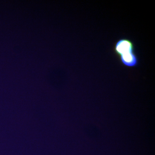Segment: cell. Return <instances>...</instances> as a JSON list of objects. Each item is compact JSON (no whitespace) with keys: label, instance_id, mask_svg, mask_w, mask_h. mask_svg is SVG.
<instances>
[{"label":"cell","instance_id":"cell-2","mask_svg":"<svg viewBox=\"0 0 155 155\" xmlns=\"http://www.w3.org/2000/svg\"><path fill=\"white\" fill-rule=\"evenodd\" d=\"M119 58L122 64L125 67H137L138 64V57L135 51L123 54L119 56Z\"/></svg>","mask_w":155,"mask_h":155},{"label":"cell","instance_id":"cell-1","mask_svg":"<svg viewBox=\"0 0 155 155\" xmlns=\"http://www.w3.org/2000/svg\"><path fill=\"white\" fill-rule=\"evenodd\" d=\"M114 53L117 57L130 52L135 51V45L131 40L127 38L119 39L114 46Z\"/></svg>","mask_w":155,"mask_h":155}]
</instances>
